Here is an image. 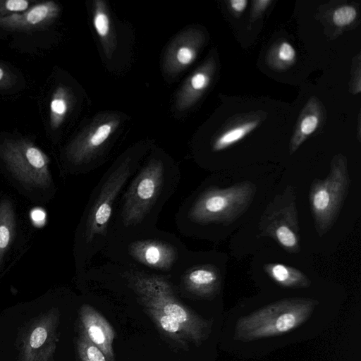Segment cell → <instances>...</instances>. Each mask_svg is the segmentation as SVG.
I'll list each match as a JSON object with an SVG mask.
<instances>
[{"label": "cell", "instance_id": "obj_9", "mask_svg": "<svg viewBox=\"0 0 361 361\" xmlns=\"http://www.w3.org/2000/svg\"><path fill=\"white\" fill-rule=\"evenodd\" d=\"M59 314L50 311L32 322L25 333L20 361H50L56 346Z\"/></svg>", "mask_w": 361, "mask_h": 361}, {"label": "cell", "instance_id": "obj_2", "mask_svg": "<svg viewBox=\"0 0 361 361\" xmlns=\"http://www.w3.org/2000/svg\"><path fill=\"white\" fill-rule=\"evenodd\" d=\"M130 278L142 305L154 307L180 323L188 331L193 343L198 345L209 338L214 320L203 319L180 303L165 279L138 273Z\"/></svg>", "mask_w": 361, "mask_h": 361}, {"label": "cell", "instance_id": "obj_6", "mask_svg": "<svg viewBox=\"0 0 361 361\" xmlns=\"http://www.w3.org/2000/svg\"><path fill=\"white\" fill-rule=\"evenodd\" d=\"M0 154L9 170L21 182L41 188L50 185L49 159L32 142L5 140L0 146Z\"/></svg>", "mask_w": 361, "mask_h": 361}, {"label": "cell", "instance_id": "obj_24", "mask_svg": "<svg viewBox=\"0 0 361 361\" xmlns=\"http://www.w3.org/2000/svg\"><path fill=\"white\" fill-rule=\"evenodd\" d=\"M296 52L293 47L286 41L274 44L267 54V63L276 71H284L295 61Z\"/></svg>", "mask_w": 361, "mask_h": 361}, {"label": "cell", "instance_id": "obj_30", "mask_svg": "<svg viewBox=\"0 0 361 361\" xmlns=\"http://www.w3.org/2000/svg\"><path fill=\"white\" fill-rule=\"evenodd\" d=\"M33 224L37 227L43 226L46 222V212L40 208H35L30 213Z\"/></svg>", "mask_w": 361, "mask_h": 361}, {"label": "cell", "instance_id": "obj_11", "mask_svg": "<svg viewBox=\"0 0 361 361\" xmlns=\"http://www.w3.org/2000/svg\"><path fill=\"white\" fill-rule=\"evenodd\" d=\"M204 42L205 35L199 29L189 28L179 33L165 52V73L177 74L186 68L195 60Z\"/></svg>", "mask_w": 361, "mask_h": 361}, {"label": "cell", "instance_id": "obj_18", "mask_svg": "<svg viewBox=\"0 0 361 361\" xmlns=\"http://www.w3.org/2000/svg\"><path fill=\"white\" fill-rule=\"evenodd\" d=\"M263 269L267 275L282 288L304 289L312 285L307 275L295 267L274 262L265 264Z\"/></svg>", "mask_w": 361, "mask_h": 361}, {"label": "cell", "instance_id": "obj_7", "mask_svg": "<svg viewBox=\"0 0 361 361\" xmlns=\"http://www.w3.org/2000/svg\"><path fill=\"white\" fill-rule=\"evenodd\" d=\"M288 190L268 205L262 216L259 229L290 253L300 250L299 224L295 201Z\"/></svg>", "mask_w": 361, "mask_h": 361}, {"label": "cell", "instance_id": "obj_29", "mask_svg": "<svg viewBox=\"0 0 361 361\" xmlns=\"http://www.w3.org/2000/svg\"><path fill=\"white\" fill-rule=\"evenodd\" d=\"M15 80V76L9 70L0 65V89H6L12 86Z\"/></svg>", "mask_w": 361, "mask_h": 361}, {"label": "cell", "instance_id": "obj_16", "mask_svg": "<svg viewBox=\"0 0 361 361\" xmlns=\"http://www.w3.org/2000/svg\"><path fill=\"white\" fill-rule=\"evenodd\" d=\"M188 291L198 297L212 299L220 292L221 277L219 269L212 264L190 268L183 277Z\"/></svg>", "mask_w": 361, "mask_h": 361}, {"label": "cell", "instance_id": "obj_26", "mask_svg": "<svg viewBox=\"0 0 361 361\" xmlns=\"http://www.w3.org/2000/svg\"><path fill=\"white\" fill-rule=\"evenodd\" d=\"M357 16V11L352 6H343L336 8L332 16L334 23L344 27L353 23Z\"/></svg>", "mask_w": 361, "mask_h": 361}, {"label": "cell", "instance_id": "obj_5", "mask_svg": "<svg viewBox=\"0 0 361 361\" xmlns=\"http://www.w3.org/2000/svg\"><path fill=\"white\" fill-rule=\"evenodd\" d=\"M165 169L159 159H152L135 178L124 197L121 211L123 224L134 226L149 213L163 190Z\"/></svg>", "mask_w": 361, "mask_h": 361}, {"label": "cell", "instance_id": "obj_20", "mask_svg": "<svg viewBox=\"0 0 361 361\" xmlns=\"http://www.w3.org/2000/svg\"><path fill=\"white\" fill-rule=\"evenodd\" d=\"M93 25L103 44L106 56L110 58L114 44L110 18L105 1L97 0L93 7Z\"/></svg>", "mask_w": 361, "mask_h": 361}, {"label": "cell", "instance_id": "obj_19", "mask_svg": "<svg viewBox=\"0 0 361 361\" xmlns=\"http://www.w3.org/2000/svg\"><path fill=\"white\" fill-rule=\"evenodd\" d=\"M260 121L259 115H252L229 126L214 140L212 151H221L237 143L254 130Z\"/></svg>", "mask_w": 361, "mask_h": 361}, {"label": "cell", "instance_id": "obj_21", "mask_svg": "<svg viewBox=\"0 0 361 361\" xmlns=\"http://www.w3.org/2000/svg\"><path fill=\"white\" fill-rule=\"evenodd\" d=\"M142 306L158 327L168 336L182 344L187 341L193 342L186 329L175 319L154 307Z\"/></svg>", "mask_w": 361, "mask_h": 361}, {"label": "cell", "instance_id": "obj_10", "mask_svg": "<svg viewBox=\"0 0 361 361\" xmlns=\"http://www.w3.org/2000/svg\"><path fill=\"white\" fill-rule=\"evenodd\" d=\"M120 123L116 115L103 116L85 129L68 147L67 157L75 164L92 159Z\"/></svg>", "mask_w": 361, "mask_h": 361}, {"label": "cell", "instance_id": "obj_28", "mask_svg": "<svg viewBox=\"0 0 361 361\" xmlns=\"http://www.w3.org/2000/svg\"><path fill=\"white\" fill-rule=\"evenodd\" d=\"M272 1L270 0H257L252 1L250 23L252 24L261 17Z\"/></svg>", "mask_w": 361, "mask_h": 361}, {"label": "cell", "instance_id": "obj_15", "mask_svg": "<svg viewBox=\"0 0 361 361\" xmlns=\"http://www.w3.org/2000/svg\"><path fill=\"white\" fill-rule=\"evenodd\" d=\"M216 68V61L210 57L192 73L177 94L176 106L178 111H185L197 102L209 87Z\"/></svg>", "mask_w": 361, "mask_h": 361}, {"label": "cell", "instance_id": "obj_13", "mask_svg": "<svg viewBox=\"0 0 361 361\" xmlns=\"http://www.w3.org/2000/svg\"><path fill=\"white\" fill-rule=\"evenodd\" d=\"M129 255L137 262L152 269L166 271L176 262L175 247L159 240H137L128 247Z\"/></svg>", "mask_w": 361, "mask_h": 361}, {"label": "cell", "instance_id": "obj_17", "mask_svg": "<svg viewBox=\"0 0 361 361\" xmlns=\"http://www.w3.org/2000/svg\"><path fill=\"white\" fill-rule=\"evenodd\" d=\"M323 118L324 111L320 101L315 97H311L298 118L290 142V154L295 153L305 140L317 129Z\"/></svg>", "mask_w": 361, "mask_h": 361}, {"label": "cell", "instance_id": "obj_25", "mask_svg": "<svg viewBox=\"0 0 361 361\" xmlns=\"http://www.w3.org/2000/svg\"><path fill=\"white\" fill-rule=\"evenodd\" d=\"M77 350L80 361H108L104 353L82 334L77 341Z\"/></svg>", "mask_w": 361, "mask_h": 361}, {"label": "cell", "instance_id": "obj_23", "mask_svg": "<svg viewBox=\"0 0 361 361\" xmlns=\"http://www.w3.org/2000/svg\"><path fill=\"white\" fill-rule=\"evenodd\" d=\"M15 223L12 204L9 200H4L0 203V264L11 243Z\"/></svg>", "mask_w": 361, "mask_h": 361}, {"label": "cell", "instance_id": "obj_3", "mask_svg": "<svg viewBox=\"0 0 361 361\" xmlns=\"http://www.w3.org/2000/svg\"><path fill=\"white\" fill-rule=\"evenodd\" d=\"M346 157H334L324 179L315 178L309 192L310 206L314 226L319 236L327 233L336 222L350 183Z\"/></svg>", "mask_w": 361, "mask_h": 361}, {"label": "cell", "instance_id": "obj_22", "mask_svg": "<svg viewBox=\"0 0 361 361\" xmlns=\"http://www.w3.org/2000/svg\"><path fill=\"white\" fill-rule=\"evenodd\" d=\"M71 103L69 89L59 86L54 90L50 102V126L57 129L63 122Z\"/></svg>", "mask_w": 361, "mask_h": 361}, {"label": "cell", "instance_id": "obj_12", "mask_svg": "<svg viewBox=\"0 0 361 361\" xmlns=\"http://www.w3.org/2000/svg\"><path fill=\"white\" fill-rule=\"evenodd\" d=\"M80 334L95 344L108 361H114L113 341L115 331L109 323L94 308L84 305L79 312Z\"/></svg>", "mask_w": 361, "mask_h": 361}, {"label": "cell", "instance_id": "obj_8", "mask_svg": "<svg viewBox=\"0 0 361 361\" xmlns=\"http://www.w3.org/2000/svg\"><path fill=\"white\" fill-rule=\"evenodd\" d=\"M131 175L130 159H126L105 178L92 204L85 230L87 243L106 235L114 204L126 182Z\"/></svg>", "mask_w": 361, "mask_h": 361}, {"label": "cell", "instance_id": "obj_31", "mask_svg": "<svg viewBox=\"0 0 361 361\" xmlns=\"http://www.w3.org/2000/svg\"><path fill=\"white\" fill-rule=\"evenodd\" d=\"M229 6L235 16L240 15L246 8L247 1L231 0L228 1Z\"/></svg>", "mask_w": 361, "mask_h": 361}, {"label": "cell", "instance_id": "obj_14", "mask_svg": "<svg viewBox=\"0 0 361 361\" xmlns=\"http://www.w3.org/2000/svg\"><path fill=\"white\" fill-rule=\"evenodd\" d=\"M59 13V6L52 1L39 3L23 13L0 17V27L12 30H29L50 23Z\"/></svg>", "mask_w": 361, "mask_h": 361}, {"label": "cell", "instance_id": "obj_27", "mask_svg": "<svg viewBox=\"0 0 361 361\" xmlns=\"http://www.w3.org/2000/svg\"><path fill=\"white\" fill-rule=\"evenodd\" d=\"M28 7L26 0H0V17L23 12Z\"/></svg>", "mask_w": 361, "mask_h": 361}, {"label": "cell", "instance_id": "obj_4", "mask_svg": "<svg viewBox=\"0 0 361 361\" xmlns=\"http://www.w3.org/2000/svg\"><path fill=\"white\" fill-rule=\"evenodd\" d=\"M256 190V185L251 181L240 182L225 188L211 187L194 202L189 217L201 224L232 223L249 207Z\"/></svg>", "mask_w": 361, "mask_h": 361}, {"label": "cell", "instance_id": "obj_1", "mask_svg": "<svg viewBox=\"0 0 361 361\" xmlns=\"http://www.w3.org/2000/svg\"><path fill=\"white\" fill-rule=\"evenodd\" d=\"M338 310L308 296L283 298L255 306L240 305L227 314L224 345L229 355L259 359L314 338L333 323Z\"/></svg>", "mask_w": 361, "mask_h": 361}]
</instances>
